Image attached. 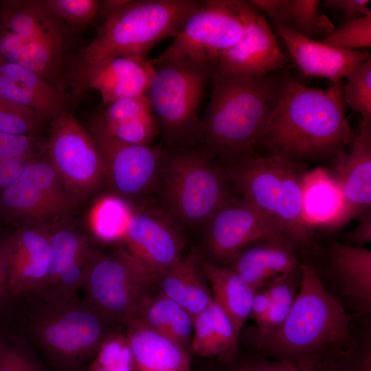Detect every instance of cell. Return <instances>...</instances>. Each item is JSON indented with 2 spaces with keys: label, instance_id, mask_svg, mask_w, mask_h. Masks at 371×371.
<instances>
[{
  "label": "cell",
  "instance_id": "45",
  "mask_svg": "<svg viewBox=\"0 0 371 371\" xmlns=\"http://www.w3.org/2000/svg\"><path fill=\"white\" fill-rule=\"evenodd\" d=\"M37 158L36 153L8 159L0 162V194L19 178Z\"/></svg>",
  "mask_w": 371,
  "mask_h": 371
},
{
  "label": "cell",
  "instance_id": "6",
  "mask_svg": "<svg viewBox=\"0 0 371 371\" xmlns=\"http://www.w3.org/2000/svg\"><path fill=\"white\" fill-rule=\"evenodd\" d=\"M196 0H128L105 19L95 38L70 58L69 66L116 56L146 58L160 41L174 37Z\"/></svg>",
  "mask_w": 371,
  "mask_h": 371
},
{
  "label": "cell",
  "instance_id": "40",
  "mask_svg": "<svg viewBox=\"0 0 371 371\" xmlns=\"http://www.w3.org/2000/svg\"><path fill=\"white\" fill-rule=\"evenodd\" d=\"M51 12L69 28L82 29L98 13V0H45Z\"/></svg>",
  "mask_w": 371,
  "mask_h": 371
},
{
  "label": "cell",
  "instance_id": "12",
  "mask_svg": "<svg viewBox=\"0 0 371 371\" xmlns=\"http://www.w3.org/2000/svg\"><path fill=\"white\" fill-rule=\"evenodd\" d=\"M46 151L67 188L79 200L106 181L93 139L69 111L50 121Z\"/></svg>",
  "mask_w": 371,
  "mask_h": 371
},
{
  "label": "cell",
  "instance_id": "43",
  "mask_svg": "<svg viewBox=\"0 0 371 371\" xmlns=\"http://www.w3.org/2000/svg\"><path fill=\"white\" fill-rule=\"evenodd\" d=\"M0 371H43L25 348L18 344H0Z\"/></svg>",
  "mask_w": 371,
  "mask_h": 371
},
{
  "label": "cell",
  "instance_id": "2",
  "mask_svg": "<svg viewBox=\"0 0 371 371\" xmlns=\"http://www.w3.org/2000/svg\"><path fill=\"white\" fill-rule=\"evenodd\" d=\"M298 293L282 324L256 335L254 351L299 371H330L358 344L354 317L323 286L310 261L302 263Z\"/></svg>",
  "mask_w": 371,
  "mask_h": 371
},
{
  "label": "cell",
  "instance_id": "20",
  "mask_svg": "<svg viewBox=\"0 0 371 371\" xmlns=\"http://www.w3.org/2000/svg\"><path fill=\"white\" fill-rule=\"evenodd\" d=\"M349 150H341L333 159V172L342 195L340 214L330 230L348 224L371 207V123L359 121V131Z\"/></svg>",
  "mask_w": 371,
  "mask_h": 371
},
{
  "label": "cell",
  "instance_id": "7",
  "mask_svg": "<svg viewBox=\"0 0 371 371\" xmlns=\"http://www.w3.org/2000/svg\"><path fill=\"white\" fill-rule=\"evenodd\" d=\"M159 183L168 216L190 227L206 225L234 197L222 166L205 150L175 148L166 151Z\"/></svg>",
  "mask_w": 371,
  "mask_h": 371
},
{
  "label": "cell",
  "instance_id": "47",
  "mask_svg": "<svg viewBox=\"0 0 371 371\" xmlns=\"http://www.w3.org/2000/svg\"><path fill=\"white\" fill-rule=\"evenodd\" d=\"M370 3V0H325L323 5L326 8L340 10L346 20L357 17V14L363 16L371 13L368 8Z\"/></svg>",
  "mask_w": 371,
  "mask_h": 371
},
{
  "label": "cell",
  "instance_id": "50",
  "mask_svg": "<svg viewBox=\"0 0 371 371\" xmlns=\"http://www.w3.org/2000/svg\"><path fill=\"white\" fill-rule=\"evenodd\" d=\"M272 304V300L264 288L256 291L249 317L258 324L267 313Z\"/></svg>",
  "mask_w": 371,
  "mask_h": 371
},
{
  "label": "cell",
  "instance_id": "10",
  "mask_svg": "<svg viewBox=\"0 0 371 371\" xmlns=\"http://www.w3.org/2000/svg\"><path fill=\"white\" fill-rule=\"evenodd\" d=\"M154 284L142 262L120 247L95 259L83 286L84 299L114 324L126 325L152 295Z\"/></svg>",
  "mask_w": 371,
  "mask_h": 371
},
{
  "label": "cell",
  "instance_id": "8",
  "mask_svg": "<svg viewBox=\"0 0 371 371\" xmlns=\"http://www.w3.org/2000/svg\"><path fill=\"white\" fill-rule=\"evenodd\" d=\"M152 60L155 71L146 95L165 142L175 148L198 137L199 109L212 67L183 58Z\"/></svg>",
  "mask_w": 371,
  "mask_h": 371
},
{
  "label": "cell",
  "instance_id": "31",
  "mask_svg": "<svg viewBox=\"0 0 371 371\" xmlns=\"http://www.w3.org/2000/svg\"><path fill=\"white\" fill-rule=\"evenodd\" d=\"M199 262L213 299L229 315L239 337L249 317L255 290L228 267L207 259H199Z\"/></svg>",
  "mask_w": 371,
  "mask_h": 371
},
{
  "label": "cell",
  "instance_id": "37",
  "mask_svg": "<svg viewBox=\"0 0 371 371\" xmlns=\"http://www.w3.org/2000/svg\"><path fill=\"white\" fill-rule=\"evenodd\" d=\"M341 50L352 51L371 46V13L344 21L319 41Z\"/></svg>",
  "mask_w": 371,
  "mask_h": 371
},
{
  "label": "cell",
  "instance_id": "5",
  "mask_svg": "<svg viewBox=\"0 0 371 371\" xmlns=\"http://www.w3.org/2000/svg\"><path fill=\"white\" fill-rule=\"evenodd\" d=\"M116 325L78 295L36 300L30 312L31 339L58 368H85Z\"/></svg>",
  "mask_w": 371,
  "mask_h": 371
},
{
  "label": "cell",
  "instance_id": "24",
  "mask_svg": "<svg viewBox=\"0 0 371 371\" xmlns=\"http://www.w3.org/2000/svg\"><path fill=\"white\" fill-rule=\"evenodd\" d=\"M67 49L50 43L22 39L0 24V60L32 71L63 91L67 86L71 58L67 56Z\"/></svg>",
  "mask_w": 371,
  "mask_h": 371
},
{
  "label": "cell",
  "instance_id": "11",
  "mask_svg": "<svg viewBox=\"0 0 371 371\" xmlns=\"http://www.w3.org/2000/svg\"><path fill=\"white\" fill-rule=\"evenodd\" d=\"M77 201L46 156L0 194V216L19 227L45 224L69 214Z\"/></svg>",
  "mask_w": 371,
  "mask_h": 371
},
{
  "label": "cell",
  "instance_id": "14",
  "mask_svg": "<svg viewBox=\"0 0 371 371\" xmlns=\"http://www.w3.org/2000/svg\"><path fill=\"white\" fill-rule=\"evenodd\" d=\"M206 226L207 248L222 267H227L239 253L256 243L286 241L271 219L242 197H234L224 204Z\"/></svg>",
  "mask_w": 371,
  "mask_h": 371
},
{
  "label": "cell",
  "instance_id": "29",
  "mask_svg": "<svg viewBox=\"0 0 371 371\" xmlns=\"http://www.w3.org/2000/svg\"><path fill=\"white\" fill-rule=\"evenodd\" d=\"M160 293L176 302L192 317L204 311L213 300L207 280L194 255L181 258L155 280Z\"/></svg>",
  "mask_w": 371,
  "mask_h": 371
},
{
  "label": "cell",
  "instance_id": "42",
  "mask_svg": "<svg viewBox=\"0 0 371 371\" xmlns=\"http://www.w3.org/2000/svg\"><path fill=\"white\" fill-rule=\"evenodd\" d=\"M370 325L359 336L357 346L342 357L330 371H371Z\"/></svg>",
  "mask_w": 371,
  "mask_h": 371
},
{
  "label": "cell",
  "instance_id": "48",
  "mask_svg": "<svg viewBox=\"0 0 371 371\" xmlns=\"http://www.w3.org/2000/svg\"><path fill=\"white\" fill-rule=\"evenodd\" d=\"M357 226L348 234L347 245L357 247L371 243V207L367 208L357 216Z\"/></svg>",
  "mask_w": 371,
  "mask_h": 371
},
{
  "label": "cell",
  "instance_id": "17",
  "mask_svg": "<svg viewBox=\"0 0 371 371\" xmlns=\"http://www.w3.org/2000/svg\"><path fill=\"white\" fill-rule=\"evenodd\" d=\"M288 62L265 16L258 11L237 43L211 65L214 71L258 79L284 69Z\"/></svg>",
  "mask_w": 371,
  "mask_h": 371
},
{
  "label": "cell",
  "instance_id": "13",
  "mask_svg": "<svg viewBox=\"0 0 371 371\" xmlns=\"http://www.w3.org/2000/svg\"><path fill=\"white\" fill-rule=\"evenodd\" d=\"M88 131L100 155L106 181L120 194L137 197L159 183L166 150L161 145H139L122 141L104 126L100 114L93 117Z\"/></svg>",
  "mask_w": 371,
  "mask_h": 371
},
{
  "label": "cell",
  "instance_id": "39",
  "mask_svg": "<svg viewBox=\"0 0 371 371\" xmlns=\"http://www.w3.org/2000/svg\"><path fill=\"white\" fill-rule=\"evenodd\" d=\"M181 308L176 302L161 294L150 295L144 301L134 319L164 335Z\"/></svg>",
  "mask_w": 371,
  "mask_h": 371
},
{
  "label": "cell",
  "instance_id": "9",
  "mask_svg": "<svg viewBox=\"0 0 371 371\" xmlns=\"http://www.w3.org/2000/svg\"><path fill=\"white\" fill-rule=\"evenodd\" d=\"M258 11L251 1H201L186 18L172 43L154 60L183 58L211 64L237 43Z\"/></svg>",
  "mask_w": 371,
  "mask_h": 371
},
{
  "label": "cell",
  "instance_id": "30",
  "mask_svg": "<svg viewBox=\"0 0 371 371\" xmlns=\"http://www.w3.org/2000/svg\"><path fill=\"white\" fill-rule=\"evenodd\" d=\"M238 338L229 315L214 299L193 317L191 352L198 357L231 358L239 350Z\"/></svg>",
  "mask_w": 371,
  "mask_h": 371
},
{
  "label": "cell",
  "instance_id": "44",
  "mask_svg": "<svg viewBox=\"0 0 371 371\" xmlns=\"http://www.w3.org/2000/svg\"><path fill=\"white\" fill-rule=\"evenodd\" d=\"M36 144L32 135L0 133V162L36 153Z\"/></svg>",
  "mask_w": 371,
  "mask_h": 371
},
{
  "label": "cell",
  "instance_id": "28",
  "mask_svg": "<svg viewBox=\"0 0 371 371\" xmlns=\"http://www.w3.org/2000/svg\"><path fill=\"white\" fill-rule=\"evenodd\" d=\"M100 115L112 135L130 144L151 145L161 131L146 94L111 102Z\"/></svg>",
  "mask_w": 371,
  "mask_h": 371
},
{
  "label": "cell",
  "instance_id": "35",
  "mask_svg": "<svg viewBox=\"0 0 371 371\" xmlns=\"http://www.w3.org/2000/svg\"><path fill=\"white\" fill-rule=\"evenodd\" d=\"M84 371H135L125 333L115 330L109 334Z\"/></svg>",
  "mask_w": 371,
  "mask_h": 371
},
{
  "label": "cell",
  "instance_id": "38",
  "mask_svg": "<svg viewBox=\"0 0 371 371\" xmlns=\"http://www.w3.org/2000/svg\"><path fill=\"white\" fill-rule=\"evenodd\" d=\"M204 371H299L293 364L266 357L256 351L238 352L232 357L216 359Z\"/></svg>",
  "mask_w": 371,
  "mask_h": 371
},
{
  "label": "cell",
  "instance_id": "32",
  "mask_svg": "<svg viewBox=\"0 0 371 371\" xmlns=\"http://www.w3.org/2000/svg\"><path fill=\"white\" fill-rule=\"evenodd\" d=\"M257 9L265 13L276 26L293 30L308 38L330 34L334 25L319 12L317 0H251Z\"/></svg>",
  "mask_w": 371,
  "mask_h": 371
},
{
  "label": "cell",
  "instance_id": "3",
  "mask_svg": "<svg viewBox=\"0 0 371 371\" xmlns=\"http://www.w3.org/2000/svg\"><path fill=\"white\" fill-rule=\"evenodd\" d=\"M281 73L243 78L212 69V91L197 138L222 161L254 150L277 102Z\"/></svg>",
  "mask_w": 371,
  "mask_h": 371
},
{
  "label": "cell",
  "instance_id": "46",
  "mask_svg": "<svg viewBox=\"0 0 371 371\" xmlns=\"http://www.w3.org/2000/svg\"><path fill=\"white\" fill-rule=\"evenodd\" d=\"M291 305L272 302L265 316L257 324L256 335L269 333L278 328L286 317Z\"/></svg>",
  "mask_w": 371,
  "mask_h": 371
},
{
  "label": "cell",
  "instance_id": "4",
  "mask_svg": "<svg viewBox=\"0 0 371 371\" xmlns=\"http://www.w3.org/2000/svg\"><path fill=\"white\" fill-rule=\"evenodd\" d=\"M223 161L234 190L271 219L297 254L319 257L313 229L304 216L302 164L254 150Z\"/></svg>",
  "mask_w": 371,
  "mask_h": 371
},
{
  "label": "cell",
  "instance_id": "33",
  "mask_svg": "<svg viewBox=\"0 0 371 371\" xmlns=\"http://www.w3.org/2000/svg\"><path fill=\"white\" fill-rule=\"evenodd\" d=\"M304 216L313 229H330L342 207L339 186L331 172L324 168L305 172L302 178Z\"/></svg>",
  "mask_w": 371,
  "mask_h": 371
},
{
  "label": "cell",
  "instance_id": "26",
  "mask_svg": "<svg viewBox=\"0 0 371 371\" xmlns=\"http://www.w3.org/2000/svg\"><path fill=\"white\" fill-rule=\"evenodd\" d=\"M302 263L289 243L271 240L246 248L227 267L256 291L276 276L300 271Z\"/></svg>",
  "mask_w": 371,
  "mask_h": 371
},
{
  "label": "cell",
  "instance_id": "41",
  "mask_svg": "<svg viewBox=\"0 0 371 371\" xmlns=\"http://www.w3.org/2000/svg\"><path fill=\"white\" fill-rule=\"evenodd\" d=\"M40 124L32 110L0 98V133L32 135Z\"/></svg>",
  "mask_w": 371,
  "mask_h": 371
},
{
  "label": "cell",
  "instance_id": "21",
  "mask_svg": "<svg viewBox=\"0 0 371 371\" xmlns=\"http://www.w3.org/2000/svg\"><path fill=\"white\" fill-rule=\"evenodd\" d=\"M8 243L10 293L36 297L45 286L50 269L49 225L18 227Z\"/></svg>",
  "mask_w": 371,
  "mask_h": 371
},
{
  "label": "cell",
  "instance_id": "16",
  "mask_svg": "<svg viewBox=\"0 0 371 371\" xmlns=\"http://www.w3.org/2000/svg\"><path fill=\"white\" fill-rule=\"evenodd\" d=\"M50 227L51 264L46 284L35 297L52 300L78 295L100 253L74 228Z\"/></svg>",
  "mask_w": 371,
  "mask_h": 371
},
{
  "label": "cell",
  "instance_id": "23",
  "mask_svg": "<svg viewBox=\"0 0 371 371\" xmlns=\"http://www.w3.org/2000/svg\"><path fill=\"white\" fill-rule=\"evenodd\" d=\"M297 67L306 76L324 78L341 82L360 63L370 58L366 51H346L328 46L299 33L276 26Z\"/></svg>",
  "mask_w": 371,
  "mask_h": 371
},
{
  "label": "cell",
  "instance_id": "36",
  "mask_svg": "<svg viewBox=\"0 0 371 371\" xmlns=\"http://www.w3.org/2000/svg\"><path fill=\"white\" fill-rule=\"evenodd\" d=\"M345 78L346 104L361 114V122L371 123V58L360 63Z\"/></svg>",
  "mask_w": 371,
  "mask_h": 371
},
{
  "label": "cell",
  "instance_id": "15",
  "mask_svg": "<svg viewBox=\"0 0 371 371\" xmlns=\"http://www.w3.org/2000/svg\"><path fill=\"white\" fill-rule=\"evenodd\" d=\"M155 71L152 60L116 56L67 68L66 82L74 101L91 89L98 91L102 104L146 94Z\"/></svg>",
  "mask_w": 371,
  "mask_h": 371
},
{
  "label": "cell",
  "instance_id": "25",
  "mask_svg": "<svg viewBox=\"0 0 371 371\" xmlns=\"http://www.w3.org/2000/svg\"><path fill=\"white\" fill-rule=\"evenodd\" d=\"M0 24L16 36L68 47L69 28L48 8L45 0H5Z\"/></svg>",
  "mask_w": 371,
  "mask_h": 371
},
{
  "label": "cell",
  "instance_id": "19",
  "mask_svg": "<svg viewBox=\"0 0 371 371\" xmlns=\"http://www.w3.org/2000/svg\"><path fill=\"white\" fill-rule=\"evenodd\" d=\"M123 241L146 267L154 282L181 258L184 241L175 223L151 211L132 213Z\"/></svg>",
  "mask_w": 371,
  "mask_h": 371
},
{
  "label": "cell",
  "instance_id": "34",
  "mask_svg": "<svg viewBox=\"0 0 371 371\" xmlns=\"http://www.w3.org/2000/svg\"><path fill=\"white\" fill-rule=\"evenodd\" d=\"M132 212L122 200L113 196L102 199L91 214V226L95 236L104 242L123 240Z\"/></svg>",
  "mask_w": 371,
  "mask_h": 371
},
{
  "label": "cell",
  "instance_id": "18",
  "mask_svg": "<svg viewBox=\"0 0 371 371\" xmlns=\"http://www.w3.org/2000/svg\"><path fill=\"white\" fill-rule=\"evenodd\" d=\"M326 289L357 318L371 313V250L339 242L328 251Z\"/></svg>",
  "mask_w": 371,
  "mask_h": 371
},
{
  "label": "cell",
  "instance_id": "49",
  "mask_svg": "<svg viewBox=\"0 0 371 371\" xmlns=\"http://www.w3.org/2000/svg\"><path fill=\"white\" fill-rule=\"evenodd\" d=\"M10 249L8 238L0 240V304L10 293L8 285Z\"/></svg>",
  "mask_w": 371,
  "mask_h": 371
},
{
  "label": "cell",
  "instance_id": "51",
  "mask_svg": "<svg viewBox=\"0 0 371 371\" xmlns=\"http://www.w3.org/2000/svg\"><path fill=\"white\" fill-rule=\"evenodd\" d=\"M128 0H102L99 1L98 12L102 14L105 19L117 12Z\"/></svg>",
  "mask_w": 371,
  "mask_h": 371
},
{
  "label": "cell",
  "instance_id": "27",
  "mask_svg": "<svg viewBox=\"0 0 371 371\" xmlns=\"http://www.w3.org/2000/svg\"><path fill=\"white\" fill-rule=\"evenodd\" d=\"M125 326L135 371H192L190 352L176 342L137 319Z\"/></svg>",
  "mask_w": 371,
  "mask_h": 371
},
{
  "label": "cell",
  "instance_id": "1",
  "mask_svg": "<svg viewBox=\"0 0 371 371\" xmlns=\"http://www.w3.org/2000/svg\"><path fill=\"white\" fill-rule=\"evenodd\" d=\"M357 135L346 114L341 82L311 88L284 70L276 104L254 150L300 164L333 159Z\"/></svg>",
  "mask_w": 371,
  "mask_h": 371
},
{
  "label": "cell",
  "instance_id": "22",
  "mask_svg": "<svg viewBox=\"0 0 371 371\" xmlns=\"http://www.w3.org/2000/svg\"><path fill=\"white\" fill-rule=\"evenodd\" d=\"M0 98L32 110L41 122L69 111L71 93L20 65L0 60Z\"/></svg>",
  "mask_w": 371,
  "mask_h": 371
}]
</instances>
